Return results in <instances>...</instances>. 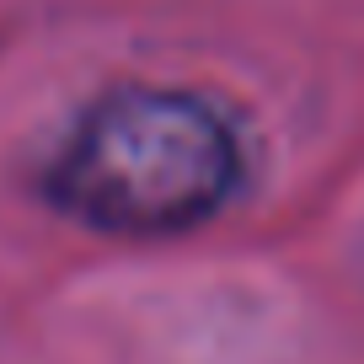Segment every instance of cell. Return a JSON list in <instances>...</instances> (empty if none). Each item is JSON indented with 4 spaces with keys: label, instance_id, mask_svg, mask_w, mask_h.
I'll use <instances>...</instances> for the list:
<instances>
[{
    "label": "cell",
    "instance_id": "1",
    "mask_svg": "<svg viewBox=\"0 0 364 364\" xmlns=\"http://www.w3.org/2000/svg\"><path fill=\"white\" fill-rule=\"evenodd\" d=\"M241 182L230 118L193 91L124 86L91 102L48 166V198L107 236H171Z\"/></svg>",
    "mask_w": 364,
    "mask_h": 364
}]
</instances>
